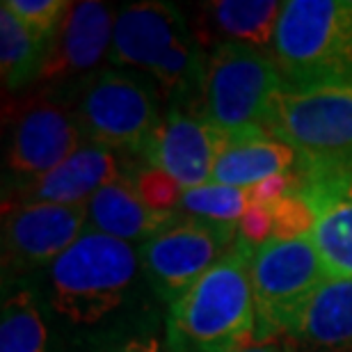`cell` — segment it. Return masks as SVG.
<instances>
[{"label":"cell","instance_id":"obj_14","mask_svg":"<svg viewBox=\"0 0 352 352\" xmlns=\"http://www.w3.org/2000/svg\"><path fill=\"white\" fill-rule=\"evenodd\" d=\"M140 160L98 144H85L48 174L19 186H3V208L25 204L85 206L108 183L131 176Z\"/></svg>","mask_w":352,"mask_h":352},{"label":"cell","instance_id":"obj_8","mask_svg":"<svg viewBox=\"0 0 352 352\" xmlns=\"http://www.w3.org/2000/svg\"><path fill=\"white\" fill-rule=\"evenodd\" d=\"M85 144L72 105L58 89L41 87L37 94L7 103L3 186L39 179Z\"/></svg>","mask_w":352,"mask_h":352},{"label":"cell","instance_id":"obj_3","mask_svg":"<svg viewBox=\"0 0 352 352\" xmlns=\"http://www.w3.org/2000/svg\"><path fill=\"white\" fill-rule=\"evenodd\" d=\"M256 250L236 248L167 307L170 352H243L254 343L256 309L250 263Z\"/></svg>","mask_w":352,"mask_h":352},{"label":"cell","instance_id":"obj_1","mask_svg":"<svg viewBox=\"0 0 352 352\" xmlns=\"http://www.w3.org/2000/svg\"><path fill=\"white\" fill-rule=\"evenodd\" d=\"M53 322L78 334L108 336L140 329L133 311L151 293L144 279L140 250L117 238L85 231L65 254L30 279Z\"/></svg>","mask_w":352,"mask_h":352},{"label":"cell","instance_id":"obj_12","mask_svg":"<svg viewBox=\"0 0 352 352\" xmlns=\"http://www.w3.org/2000/svg\"><path fill=\"white\" fill-rule=\"evenodd\" d=\"M227 146L229 138L210 124L201 103H167L142 163L165 170L188 190L210 183Z\"/></svg>","mask_w":352,"mask_h":352},{"label":"cell","instance_id":"obj_10","mask_svg":"<svg viewBox=\"0 0 352 352\" xmlns=\"http://www.w3.org/2000/svg\"><path fill=\"white\" fill-rule=\"evenodd\" d=\"M238 241V224L179 215L140 245V263L151 293L163 305H174L210 267L217 265Z\"/></svg>","mask_w":352,"mask_h":352},{"label":"cell","instance_id":"obj_11","mask_svg":"<svg viewBox=\"0 0 352 352\" xmlns=\"http://www.w3.org/2000/svg\"><path fill=\"white\" fill-rule=\"evenodd\" d=\"M87 231L85 206L25 204L3 208V284L30 281Z\"/></svg>","mask_w":352,"mask_h":352},{"label":"cell","instance_id":"obj_13","mask_svg":"<svg viewBox=\"0 0 352 352\" xmlns=\"http://www.w3.org/2000/svg\"><path fill=\"white\" fill-rule=\"evenodd\" d=\"M115 21V10L98 0L69 5L46 46L39 85L44 89H65L98 72V65L110 55Z\"/></svg>","mask_w":352,"mask_h":352},{"label":"cell","instance_id":"obj_15","mask_svg":"<svg viewBox=\"0 0 352 352\" xmlns=\"http://www.w3.org/2000/svg\"><path fill=\"white\" fill-rule=\"evenodd\" d=\"M293 190L316 213L311 241L329 277L352 279V172L325 176H298Z\"/></svg>","mask_w":352,"mask_h":352},{"label":"cell","instance_id":"obj_18","mask_svg":"<svg viewBox=\"0 0 352 352\" xmlns=\"http://www.w3.org/2000/svg\"><path fill=\"white\" fill-rule=\"evenodd\" d=\"M181 213H158L151 210L135 192L131 176L117 179L101 188L87 201V231L117 238V241L142 245Z\"/></svg>","mask_w":352,"mask_h":352},{"label":"cell","instance_id":"obj_17","mask_svg":"<svg viewBox=\"0 0 352 352\" xmlns=\"http://www.w3.org/2000/svg\"><path fill=\"white\" fill-rule=\"evenodd\" d=\"M286 336L300 352H352V279L329 277Z\"/></svg>","mask_w":352,"mask_h":352},{"label":"cell","instance_id":"obj_6","mask_svg":"<svg viewBox=\"0 0 352 352\" xmlns=\"http://www.w3.org/2000/svg\"><path fill=\"white\" fill-rule=\"evenodd\" d=\"M286 91L270 53L243 44H220L206 53L201 108L231 142L272 135L274 105Z\"/></svg>","mask_w":352,"mask_h":352},{"label":"cell","instance_id":"obj_2","mask_svg":"<svg viewBox=\"0 0 352 352\" xmlns=\"http://www.w3.org/2000/svg\"><path fill=\"white\" fill-rule=\"evenodd\" d=\"M108 65L144 74L167 103H201L206 51L172 3L142 0L117 12Z\"/></svg>","mask_w":352,"mask_h":352},{"label":"cell","instance_id":"obj_5","mask_svg":"<svg viewBox=\"0 0 352 352\" xmlns=\"http://www.w3.org/2000/svg\"><path fill=\"white\" fill-rule=\"evenodd\" d=\"M270 55L286 89L352 82V0H286Z\"/></svg>","mask_w":352,"mask_h":352},{"label":"cell","instance_id":"obj_19","mask_svg":"<svg viewBox=\"0 0 352 352\" xmlns=\"http://www.w3.org/2000/svg\"><path fill=\"white\" fill-rule=\"evenodd\" d=\"M0 352H58L53 318L32 281H5Z\"/></svg>","mask_w":352,"mask_h":352},{"label":"cell","instance_id":"obj_25","mask_svg":"<svg viewBox=\"0 0 352 352\" xmlns=\"http://www.w3.org/2000/svg\"><path fill=\"white\" fill-rule=\"evenodd\" d=\"M272 213V238L293 241V238L311 236L316 227V213L300 192L291 190L284 199L270 206Z\"/></svg>","mask_w":352,"mask_h":352},{"label":"cell","instance_id":"obj_23","mask_svg":"<svg viewBox=\"0 0 352 352\" xmlns=\"http://www.w3.org/2000/svg\"><path fill=\"white\" fill-rule=\"evenodd\" d=\"M131 179H133V186H135V192L140 195V199L151 210H158V213H179L181 210L186 188L165 170H158V167L142 163L135 167Z\"/></svg>","mask_w":352,"mask_h":352},{"label":"cell","instance_id":"obj_16","mask_svg":"<svg viewBox=\"0 0 352 352\" xmlns=\"http://www.w3.org/2000/svg\"><path fill=\"white\" fill-rule=\"evenodd\" d=\"M284 3L277 0H208L197 5L195 37L204 51L220 44H243L272 53Z\"/></svg>","mask_w":352,"mask_h":352},{"label":"cell","instance_id":"obj_9","mask_svg":"<svg viewBox=\"0 0 352 352\" xmlns=\"http://www.w3.org/2000/svg\"><path fill=\"white\" fill-rule=\"evenodd\" d=\"M250 277L256 309L254 341H267L288 334L329 272L311 236H305L267 241L252 256Z\"/></svg>","mask_w":352,"mask_h":352},{"label":"cell","instance_id":"obj_21","mask_svg":"<svg viewBox=\"0 0 352 352\" xmlns=\"http://www.w3.org/2000/svg\"><path fill=\"white\" fill-rule=\"evenodd\" d=\"M46 46L14 16L5 3L0 5V74L3 85L19 91L39 80Z\"/></svg>","mask_w":352,"mask_h":352},{"label":"cell","instance_id":"obj_27","mask_svg":"<svg viewBox=\"0 0 352 352\" xmlns=\"http://www.w3.org/2000/svg\"><path fill=\"white\" fill-rule=\"evenodd\" d=\"M238 241L252 250L263 248L267 241H272V213L270 208L252 206L245 210V215L238 220Z\"/></svg>","mask_w":352,"mask_h":352},{"label":"cell","instance_id":"obj_7","mask_svg":"<svg viewBox=\"0 0 352 352\" xmlns=\"http://www.w3.org/2000/svg\"><path fill=\"white\" fill-rule=\"evenodd\" d=\"M270 133L298 153V176L352 172V82L286 89Z\"/></svg>","mask_w":352,"mask_h":352},{"label":"cell","instance_id":"obj_24","mask_svg":"<svg viewBox=\"0 0 352 352\" xmlns=\"http://www.w3.org/2000/svg\"><path fill=\"white\" fill-rule=\"evenodd\" d=\"M5 5L41 44L48 46L72 3H65V0H5Z\"/></svg>","mask_w":352,"mask_h":352},{"label":"cell","instance_id":"obj_29","mask_svg":"<svg viewBox=\"0 0 352 352\" xmlns=\"http://www.w3.org/2000/svg\"><path fill=\"white\" fill-rule=\"evenodd\" d=\"M243 352H300V350L295 348V343L288 336H277V339H267V341H254Z\"/></svg>","mask_w":352,"mask_h":352},{"label":"cell","instance_id":"obj_26","mask_svg":"<svg viewBox=\"0 0 352 352\" xmlns=\"http://www.w3.org/2000/svg\"><path fill=\"white\" fill-rule=\"evenodd\" d=\"M94 352H170V348L151 327H140L108 336L96 343Z\"/></svg>","mask_w":352,"mask_h":352},{"label":"cell","instance_id":"obj_4","mask_svg":"<svg viewBox=\"0 0 352 352\" xmlns=\"http://www.w3.org/2000/svg\"><path fill=\"white\" fill-rule=\"evenodd\" d=\"M72 105L87 144H98L142 163V153L163 122V91L133 69L101 67L58 89Z\"/></svg>","mask_w":352,"mask_h":352},{"label":"cell","instance_id":"obj_28","mask_svg":"<svg viewBox=\"0 0 352 352\" xmlns=\"http://www.w3.org/2000/svg\"><path fill=\"white\" fill-rule=\"evenodd\" d=\"M291 190H293V174H277L261 183H256L254 188H250V197L254 206L270 208L279 199H284Z\"/></svg>","mask_w":352,"mask_h":352},{"label":"cell","instance_id":"obj_20","mask_svg":"<svg viewBox=\"0 0 352 352\" xmlns=\"http://www.w3.org/2000/svg\"><path fill=\"white\" fill-rule=\"evenodd\" d=\"M298 170V153L274 135H258L231 142L217 160L213 183L250 190L277 174Z\"/></svg>","mask_w":352,"mask_h":352},{"label":"cell","instance_id":"obj_22","mask_svg":"<svg viewBox=\"0 0 352 352\" xmlns=\"http://www.w3.org/2000/svg\"><path fill=\"white\" fill-rule=\"evenodd\" d=\"M252 206L250 190L222 186V183H204V186L188 188L183 192L179 213L190 217H201L210 222L238 224L245 210Z\"/></svg>","mask_w":352,"mask_h":352}]
</instances>
